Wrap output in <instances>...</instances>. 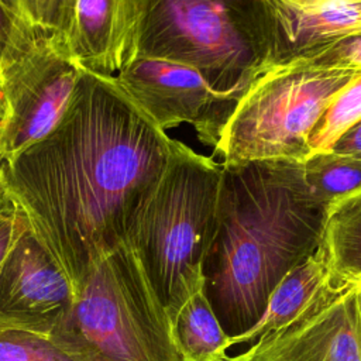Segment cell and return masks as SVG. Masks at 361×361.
Returning a JSON list of instances; mask_svg holds the SVG:
<instances>
[{
    "label": "cell",
    "instance_id": "obj_1",
    "mask_svg": "<svg viewBox=\"0 0 361 361\" xmlns=\"http://www.w3.org/2000/svg\"><path fill=\"white\" fill-rule=\"evenodd\" d=\"M172 142L113 76L82 71L52 131L3 161L8 197L75 289L92 264L124 240L131 214L168 164Z\"/></svg>",
    "mask_w": 361,
    "mask_h": 361
},
{
    "label": "cell",
    "instance_id": "obj_2",
    "mask_svg": "<svg viewBox=\"0 0 361 361\" xmlns=\"http://www.w3.org/2000/svg\"><path fill=\"white\" fill-rule=\"evenodd\" d=\"M329 209L307 190L302 161L221 162L207 299L228 337L262 316L281 279L316 251Z\"/></svg>",
    "mask_w": 361,
    "mask_h": 361
},
{
    "label": "cell",
    "instance_id": "obj_3",
    "mask_svg": "<svg viewBox=\"0 0 361 361\" xmlns=\"http://www.w3.org/2000/svg\"><path fill=\"white\" fill-rule=\"evenodd\" d=\"M49 337L73 361H183L168 312L126 240L92 264Z\"/></svg>",
    "mask_w": 361,
    "mask_h": 361
},
{
    "label": "cell",
    "instance_id": "obj_4",
    "mask_svg": "<svg viewBox=\"0 0 361 361\" xmlns=\"http://www.w3.org/2000/svg\"><path fill=\"white\" fill-rule=\"evenodd\" d=\"M220 186L221 164L173 140L159 180L130 217L124 240L138 255L168 316L203 272Z\"/></svg>",
    "mask_w": 361,
    "mask_h": 361
},
{
    "label": "cell",
    "instance_id": "obj_5",
    "mask_svg": "<svg viewBox=\"0 0 361 361\" xmlns=\"http://www.w3.org/2000/svg\"><path fill=\"white\" fill-rule=\"evenodd\" d=\"M271 47L264 0H141L135 56L188 65L217 92L240 99Z\"/></svg>",
    "mask_w": 361,
    "mask_h": 361
},
{
    "label": "cell",
    "instance_id": "obj_6",
    "mask_svg": "<svg viewBox=\"0 0 361 361\" xmlns=\"http://www.w3.org/2000/svg\"><path fill=\"white\" fill-rule=\"evenodd\" d=\"M361 71L296 59L268 66L238 99L213 148L223 164L303 161L307 138L333 100Z\"/></svg>",
    "mask_w": 361,
    "mask_h": 361
},
{
    "label": "cell",
    "instance_id": "obj_7",
    "mask_svg": "<svg viewBox=\"0 0 361 361\" xmlns=\"http://www.w3.org/2000/svg\"><path fill=\"white\" fill-rule=\"evenodd\" d=\"M82 69L65 52L56 34L37 30L0 69L6 117L0 128V158L8 161L48 135L65 114Z\"/></svg>",
    "mask_w": 361,
    "mask_h": 361
},
{
    "label": "cell",
    "instance_id": "obj_8",
    "mask_svg": "<svg viewBox=\"0 0 361 361\" xmlns=\"http://www.w3.org/2000/svg\"><path fill=\"white\" fill-rule=\"evenodd\" d=\"M113 80L162 131L189 124L213 148L238 102L214 90L196 69L165 59L135 56Z\"/></svg>",
    "mask_w": 361,
    "mask_h": 361
},
{
    "label": "cell",
    "instance_id": "obj_9",
    "mask_svg": "<svg viewBox=\"0 0 361 361\" xmlns=\"http://www.w3.org/2000/svg\"><path fill=\"white\" fill-rule=\"evenodd\" d=\"M223 361H361L358 285L330 286L295 322Z\"/></svg>",
    "mask_w": 361,
    "mask_h": 361
},
{
    "label": "cell",
    "instance_id": "obj_10",
    "mask_svg": "<svg viewBox=\"0 0 361 361\" xmlns=\"http://www.w3.org/2000/svg\"><path fill=\"white\" fill-rule=\"evenodd\" d=\"M73 298V285L27 224L0 268V329L49 336Z\"/></svg>",
    "mask_w": 361,
    "mask_h": 361
},
{
    "label": "cell",
    "instance_id": "obj_11",
    "mask_svg": "<svg viewBox=\"0 0 361 361\" xmlns=\"http://www.w3.org/2000/svg\"><path fill=\"white\" fill-rule=\"evenodd\" d=\"M140 8L141 0H65L56 37L82 71L114 76L135 56Z\"/></svg>",
    "mask_w": 361,
    "mask_h": 361
},
{
    "label": "cell",
    "instance_id": "obj_12",
    "mask_svg": "<svg viewBox=\"0 0 361 361\" xmlns=\"http://www.w3.org/2000/svg\"><path fill=\"white\" fill-rule=\"evenodd\" d=\"M272 32L269 66L310 59L361 34V0H264Z\"/></svg>",
    "mask_w": 361,
    "mask_h": 361
},
{
    "label": "cell",
    "instance_id": "obj_13",
    "mask_svg": "<svg viewBox=\"0 0 361 361\" xmlns=\"http://www.w3.org/2000/svg\"><path fill=\"white\" fill-rule=\"evenodd\" d=\"M333 286L323 255L316 248L306 259L292 268L272 290L259 320L244 333L228 337L227 350L235 345H250L302 316L324 292Z\"/></svg>",
    "mask_w": 361,
    "mask_h": 361
},
{
    "label": "cell",
    "instance_id": "obj_14",
    "mask_svg": "<svg viewBox=\"0 0 361 361\" xmlns=\"http://www.w3.org/2000/svg\"><path fill=\"white\" fill-rule=\"evenodd\" d=\"M169 320L183 361H223L228 354V336L207 299L203 272L188 285Z\"/></svg>",
    "mask_w": 361,
    "mask_h": 361
},
{
    "label": "cell",
    "instance_id": "obj_15",
    "mask_svg": "<svg viewBox=\"0 0 361 361\" xmlns=\"http://www.w3.org/2000/svg\"><path fill=\"white\" fill-rule=\"evenodd\" d=\"M317 248L334 288L361 283V195L329 210Z\"/></svg>",
    "mask_w": 361,
    "mask_h": 361
},
{
    "label": "cell",
    "instance_id": "obj_16",
    "mask_svg": "<svg viewBox=\"0 0 361 361\" xmlns=\"http://www.w3.org/2000/svg\"><path fill=\"white\" fill-rule=\"evenodd\" d=\"M310 195L329 210L361 195V158L336 151L313 152L302 161Z\"/></svg>",
    "mask_w": 361,
    "mask_h": 361
},
{
    "label": "cell",
    "instance_id": "obj_17",
    "mask_svg": "<svg viewBox=\"0 0 361 361\" xmlns=\"http://www.w3.org/2000/svg\"><path fill=\"white\" fill-rule=\"evenodd\" d=\"M361 121V73L343 87L329 103L313 130L307 144L310 154L323 152Z\"/></svg>",
    "mask_w": 361,
    "mask_h": 361
},
{
    "label": "cell",
    "instance_id": "obj_18",
    "mask_svg": "<svg viewBox=\"0 0 361 361\" xmlns=\"http://www.w3.org/2000/svg\"><path fill=\"white\" fill-rule=\"evenodd\" d=\"M0 361H73L49 336L0 329Z\"/></svg>",
    "mask_w": 361,
    "mask_h": 361
},
{
    "label": "cell",
    "instance_id": "obj_19",
    "mask_svg": "<svg viewBox=\"0 0 361 361\" xmlns=\"http://www.w3.org/2000/svg\"><path fill=\"white\" fill-rule=\"evenodd\" d=\"M30 27L58 34L61 31L65 0H3Z\"/></svg>",
    "mask_w": 361,
    "mask_h": 361
},
{
    "label": "cell",
    "instance_id": "obj_20",
    "mask_svg": "<svg viewBox=\"0 0 361 361\" xmlns=\"http://www.w3.org/2000/svg\"><path fill=\"white\" fill-rule=\"evenodd\" d=\"M37 30L25 24L3 0H0V69L6 59L17 52Z\"/></svg>",
    "mask_w": 361,
    "mask_h": 361
},
{
    "label": "cell",
    "instance_id": "obj_21",
    "mask_svg": "<svg viewBox=\"0 0 361 361\" xmlns=\"http://www.w3.org/2000/svg\"><path fill=\"white\" fill-rule=\"evenodd\" d=\"M310 59L324 66L361 71V34L341 39Z\"/></svg>",
    "mask_w": 361,
    "mask_h": 361
},
{
    "label": "cell",
    "instance_id": "obj_22",
    "mask_svg": "<svg viewBox=\"0 0 361 361\" xmlns=\"http://www.w3.org/2000/svg\"><path fill=\"white\" fill-rule=\"evenodd\" d=\"M25 226V217L14 203L0 209V268L13 243Z\"/></svg>",
    "mask_w": 361,
    "mask_h": 361
},
{
    "label": "cell",
    "instance_id": "obj_23",
    "mask_svg": "<svg viewBox=\"0 0 361 361\" xmlns=\"http://www.w3.org/2000/svg\"><path fill=\"white\" fill-rule=\"evenodd\" d=\"M331 151L361 158V121L348 130L331 148Z\"/></svg>",
    "mask_w": 361,
    "mask_h": 361
},
{
    "label": "cell",
    "instance_id": "obj_24",
    "mask_svg": "<svg viewBox=\"0 0 361 361\" xmlns=\"http://www.w3.org/2000/svg\"><path fill=\"white\" fill-rule=\"evenodd\" d=\"M1 165H3V161L0 162V209L8 206L13 203V200L8 197L6 189H4V185H3V179H1Z\"/></svg>",
    "mask_w": 361,
    "mask_h": 361
},
{
    "label": "cell",
    "instance_id": "obj_25",
    "mask_svg": "<svg viewBox=\"0 0 361 361\" xmlns=\"http://www.w3.org/2000/svg\"><path fill=\"white\" fill-rule=\"evenodd\" d=\"M4 117H6V100H4L1 85H0V128H1V124L4 121Z\"/></svg>",
    "mask_w": 361,
    "mask_h": 361
},
{
    "label": "cell",
    "instance_id": "obj_26",
    "mask_svg": "<svg viewBox=\"0 0 361 361\" xmlns=\"http://www.w3.org/2000/svg\"><path fill=\"white\" fill-rule=\"evenodd\" d=\"M358 288H360V306H361V283L358 285Z\"/></svg>",
    "mask_w": 361,
    "mask_h": 361
}]
</instances>
